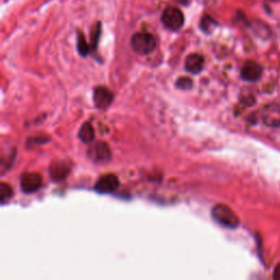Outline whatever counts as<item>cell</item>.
I'll return each instance as SVG.
<instances>
[{"mask_svg": "<svg viewBox=\"0 0 280 280\" xmlns=\"http://www.w3.org/2000/svg\"><path fill=\"white\" fill-rule=\"evenodd\" d=\"M211 216L216 222L226 228H229V229H235L240 225L238 216L226 205H216L212 208Z\"/></svg>", "mask_w": 280, "mask_h": 280, "instance_id": "1", "label": "cell"}, {"mask_svg": "<svg viewBox=\"0 0 280 280\" xmlns=\"http://www.w3.org/2000/svg\"><path fill=\"white\" fill-rule=\"evenodd\" d=\"M262 120L269 127L280 126V105L269 104L265 106L262 112Z\"/></svg>", "mask_w": 280, "mask_h": 280, "instance_id": "8", "label": "cell"}, {"mask_svg": "<svg viewBox=\"0 0 280 280\" xmlns=\"http://www.w3.org/2000/svg\"><path fill=\"white\" fill-rule=\"evenodd\" d=\"M43 185L42 176L39 173L27 172L23 173L20 179V186L23 193L32 194L38 191Z\"/></svg>", "mask_w": 280, "mask_h": 280, "instance_id": "4", "label": "cell"}, {"mask_svg": "<svg viewBox=\"0 0 280 280\" xmlns=\"http://www.w3.org/2000/svg\"><path fill=\"white\" fill-rule=\"evenodd\" d=\"M175 86L178 87V89L180 90H189L191 89V87H193V81L187 77H181L176 81Z\"/></svg>", "mask_w": 280, "mask_h": 280, "instance_id": "16", "label": "cell"}, {"mask_svg": "<svg viewBox=\"0 0 280 280\" xmlns=\"http://www.w3.org/2000/svg\"><path fill=\"white\" fill-rule=\"evenodd\" d=\"M161 21L169 30L178 31L184 24V14L179 8L169 7L162 13Z\"/></svg>", "mask_w": 280, "mask_h": 280, "instance_id": "3", "label": "cell"}, {"mask_svg": "<svg viewBox=\"0 0 280 280\" xmlns=\"http://www.w3.org/2000/svg\"><path fill=\"white\" fill-rule=\"evenodd\" d=\"M12 195H13V189L9 184L2 183V185H0V202L5 204L6 202H8L10 200Z\"/></svg>", "mask_w": 280, "mask_h": 280, "instance_id": "14", "label": "cell"}, {"mask_svg": "<svg viewBox=\"0 0 280 280\" xmlns=\"http://www.w3.org/2000/svg\"><path fill=\"white\" fill-rule=\"evenodd\" d=\"M130 45L135 53L139 55H148L156 48L157 41L152 34L140 32L132 35Z\"/></svg>", "mask_w": 280, "mask_h": 280, "instance_id": "2", "label": "cell"}, {"mask_svg": "<svg viewBox=\"0 0 280 280\" xmlns=\"http://www.w3.org/2000/svg\"><path fill=\"white\" fill-rule=\"evenodd\" d=\"M77 47H78V51H79V54L81 56H87L88 54H89V51H90V45L89 44H88L86 38H85V35L79 32L78 33V40H77Z\"/></svg>", "mask_w": 280, "mask_h": 280, "instance_id": "13", "label": "cell"}, {"mask_svg": "<svg viewBox=\"0 0 280 280\" xmlns=\"http://www.w3.org/2000/svg\"><path fill=\"white\" fill-rule=\"evenodd\" d=\"M88 156L95 163H106L112 158V153H110L109 147L105 143L98 142L90 147Z\"/></svg>", "mask_w": 280, "mask_h": 280, "instance_id": "5", "label": "cell"}, {"mask_svg": "<svg viewBox=\"0 0 280 280\" xmlns=\"http://www.w3.org/2000/svg\"><path fill=\"white\" fill-rule=\"evenodd\" d=\"M274 278H275V279H280V264H278V265H277V267L275 268Z\"/></svg>", "mask_w": 280, "mask_h": 280, "instance_id": "18", "label": "cell"}, {"mask_svg": "<svg viewBox=\"0 0 280 280\" xmlns=\"http://www.w3.org/2000/svg\"><path fill=\"white\" fill-rule=\"evenodd\" d=\"M263 75V68L260 64H257L253 61H248L243 65L241 70L242 78L249 81V82H254V81L260 80Z\"/></svg>", "mask_w": 280, "mask_h": 280, "instance_id": "9", "label": "cell"}, {"mask_svg": "<svg viewBox=\"0 0 280 280\" xmlns=\"http://www.w3.org/2000/svg\"><path fill=\"white\" fill-rule=\"evenodd\" d=\"M78 137L80 138V140L85 144H88V143H91L92 140L94 139L95 135H94V129L92 127V125L90 123L86 122L82 126L80 127L79 129V134H78Z\"/></svg>", "mask_w": 280, "mask_h": 280, "instance_id": "12", "label": "cell"}, {"mask_svg": "<svg viewBox=\"0 0 280 280\" xmlns=\"http://www.w3.org/2000/svg\"><path fill=\"white\" fill-rule=\"evenodd\" d=\"M100 34H101V24L98 23L97 25H95L94 30H93V33H92V42H91L92 49H95V47H97L98 42H99V38H100Z\"/></svg>", "mask_w": 280, "mask_h": 280, "instance_id": "17", "label": "cell"}, {"mask_svg": "<svg viewBox=\"0 0 280 280\" xmlns=\"http://www.w3.org/2000/svg\"><path fill=\"white\" fill-rule=\"evenodd\" d=\"M205 61L204 57L200 54H190L186 57L185 61V69L191 75H198L204 69Z\"/></svg>", "mask_w": 280, "mask_h": 280, "instance_id": "10", "label": "cell"}, {"mask_svg": "<svg viewBox=\"0 0 280 280\" xmlns=\"http://www.w3.org/2000/svg\"><path fill=\"white\" fill-rule=\"evenodd\" d=\"M216 25H217L216 21L213 19H211L210 17H204L203 20L201 21V27L203 29V31L207 32V33L211 32L212 29L215 27Z\"/></svg>", "mask_w": 280, "mask_h": 280, "instance_id": "15", "label": "cell"}, {"mask_svg": "<svg viewBox=\"0 0 280 280\" xmlns=\"http://www.w3.org/2000/svg\"><path fill=\"white\" fill-rule=\"evenodd\" d=\"M114 95L112 91L106 87H98L93 91V102L94 105L100 109H104L112 104Z\"/></svg>", "mask_w": 280, "mask_h": 280, "instance_id": "7", "label": "cell"}, {"mask_svg": "<svg viewBox=\"0 0 280 280\" xmlns=\"http://www.w3.org/2000/svg\"><path fill=\"white\" fill-rule=\"evenodd\" d=\"M120 186V181L114 174L103 175L95 183L94 189L100 194H110L115 191Z\"/></svg>", "mask_w": 280, "mask_h": 280, "instance_id": "6", "label": "cell"}, {"mask_svg": "<svg viewBox=\"0 0 280 280\" xmlns=\"http://www.w3.org/2000/svg\"><path fill=\"white\" fill-rule=\"evenodd\" d=\"M69 171H70L69 164L66 163V162H64V161L54 162V163L50 165V169H49V173H50L51 179L55 181L64 180L66 176L68 175Z\"/></svg>", "mask_w": 280, "mask_h": 280, "instance_id": "11", "label": "cell"}]
</instances>
